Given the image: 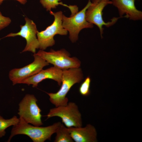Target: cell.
Returning <instances> with one entry per match:
<instances>
[{
	"instance_id": "6da1fadb",
	"label": "cell",
	"mask_w": 142,
	"mask_h": 142,
	"mask_svg": "<svg viewBox=\"0 0 142 142\" xmlns=\"http://www.w3.org/2000/svg\"><path fill=\"white\" fill-rule=\"evenodd\" d=\"M19 121L13 126L11 134L7 141L10 142L12 138L17 135H26L34 142H44L47 140H50L52 135L55 133L57 128L61 124L56 122L52 125L46 127L32 125L19 118Z\"/></svg>"
},
{
	"instance_id": "7a4b0ae2",
	"label": "cell",
	"mask_w": 142,
	"mask_h": 142,
	"mask_svg": "<svg viewBox=\"0 0 142 142\" xmlns=\"http://www.w3.org/2000/svg\"><path fill=\"white\" fill-rule=\"evenodd\" d=\"M83 79L82 72L80 67L63 70L59 90L56 93L46 92L49 97L50 102L55 107L67 105L68 101L66 97L68 93L74 84L79 83Z\"/></svg>"
},
{
	"instance_id": "3957f363",
	"label": "cell",
	"mask_w": 142,
	"mask_h": 142,
	"mask_svg": "<svg viewBox=\"0 0 142 142\" xmlns=\"http://www.w3.org/2000/svg\"><path fill=\"white\" fill-rule=\"evenodd\" d=\"M50 13L54 17L53 23L45 30L38 31L37 34L39 43V48L43 50L55 44L54 37L55 35H66L68 33V31L63 28L62 25V12L60 11L54 12L51 11Z\"/></svg>"
},
{
	"instance_id": "277c9868",
	"label": "cell",
	"mask_w": 142,
	"mask_h": 142,
	"mask_svg": "<svg viewBox=\"0 0 142 142\" xmlns=\"http://www.w3.org/2000/svg\"><path fill=\"white\" fill-rule=\"evenodd\" d=\"M36 54L49 64L62 70L80 66V60L76 57H70L69 53L64 49L57 51L51 49L49 52L40 49Z\"/></svg>"
},
{
	"instance_id": "5b68a950",
	"label": "cell",
	"mask_w": 142,
	"mask_h": 142,
	"mask_svg": "<svg viewBox=\"0 0 142 142\" xmlns=\"http://www.w3.org/2000/svg\"><path fill=\"white\" fill-rule=\"evenodd\" d=\"M47 119L54 116L60 118L67 128L82 126V115L78 105L75 103L69 102L65 106L55 107L50 109L46 116Z\"/></svg>"
},
{
	"instance_id": "8992f818",
	"label": "cell",
	"mask_w": 142,
	"mask_h": 142,
	"mask_svg": "<svg viewBox=\"0 0 142 142\" xmlns=\"http://www.w3.org/2000/svg\"><path fill=\"white\" fill-rule=\"evenodd\" d=\"M91 3V0H88V3L83 9L70 17L63 15V26L69 32V38L73 43L78 40V34L82 29L92 28L93 27V24L87 21L85 18L86 11Z\"/></svg>"
},
{
	"instance_id": "52a82bcc",
	"label": "cell",
	"mask_w": 142,
	"mask_h": 142,
	"mask_svg": "<svg viewBox=\"0 0 142 142\" xmlns=\"http://www.w3.org/2000/svg\"><path fill=\"white\" fill-rule=\"evenodd\" d=\"M37 100L32 94H27L19 104L18 114L25 122L35 126L43 124L41 120V110L38 106Z\"/></svg>"
},
{
	"instance_id": "ba28073f",
	"label": "cell",
	"mask_w": 142,
	"mask_h": 142,
	"mask_svg": "<svg viewBox=\"0 0 142 142\" xmlns=\"http://www.w3.org/2000/svg\"><path fill=\"white\" fill-rule=\"evenodd\" d=\"M111 4V1L109 0H103L98 3H93L89 6L86 11L85 18L88 22L96 25L99 28L102 38L104 28L105 26L109 27L114 24L118 19L121 17H114L110 21L106 22L103 19V11L104 8L109 4Z\"/></svg>"
},
{
	"instance_id": "9c48e42d",
	"label": "cell",
	"mask_w": 142,
	"mask_h": 142,
	"mask_svg": "<svg viewBox=\"0 0 142 142\" xmlns=\"http://www.w3.org/2000/svg\"><path fill=\"white\" fill-rule=\"evenodd\" d=\"M33 62L23 67L11 70L9 73V77L13 85L20 81L37 74L49 63L40 56L35 53Z\"/></svg>"
},
{
	"instance_id": "30bf717a",
	"label": "cell",
	"mask_w": 142,
	"mask_h": 142,
	"mask_svg": "<svg viewBox=\"0 0 142 142\" xmlns=\"http://www.w3.org/2000/svg\"><path fill=\"white\" fill-rule=\"evenodd\" d=\"M25 20L26 23L24 25L20 26L21 29L19 32L16 33H11L2 38L21 36L26 41V45L22 52L28 51L35 53L36 49L39 48V43L36 37L38 31L36 24L33 21L27 17H25Z\"/></svg>"
},
{
	"instance_id": "8fae6325",
	"label": "cell",
	"mask_w": 142,
	"mask_h": 142,
	"mask_svg": "<svg viewBox=\"0 0 142 142\" xmlns=\"http://www.w3.org/2000/svg\"><path fill=\"white\" fill-rule=\"evenodd\" d=\"M62 73V70L54 66L46 69H42L34 75L20 81L18 84L32 85L33 87H35L43 80L49 79L57 82L60 86L61 84Z\"/></svg>"
},
{
	"instance_id": "7c38bea8",
	"label": "cell",
	"mask_w": 142,
	"mask_h": 142,
	"mask_svg": "<svg viewBox=\"0 0 142 142\" xmlns=\"http://www.w3.org/2000/svg\"><path fill=\"white\" fill-rule=\"evenodd\" d=\"M135 0H111V4L117 8L120 17L133 21L142 19V12L137 9Z\"/></svg>"
},
{
	"instance_id": "4fadbf2b",
	"label": "cell",
	"mask_w": 142,
	"mask_h": 142,
	"mask_svg": "<svg viewBox=\"0 0 142 142\" xmlns=\"http://www.w3.org/2000/svg\"><path fill=\"white\" fill-rule=\"evenodd\" d=\"M68 129L72 139L75 142L97 141L96 129L90 124L84 127H72Z\"/></svg>"
},
{
	"instance_id": "5bb4252c",
	"label": "cell",
	"mask_w": 142,
	"mask_h": 142,
	"mask_svg": "<svg viewBox=\"0 0 142 142\" xmlns=\"http://www.w3.org/2000/svg\"><path fill=\"white\" fill-rule=\"evenodd\" d=\"M60 0H40V2L43 7L47 11H50L51 9L55 8L59 5H61L68 7L70 11L71 15L72 16L77 13L78 11V7L76 5H69L64 4Z\"/></svg>"
},
{
	"instance_id": "9a60e30c",
	"label": "cell",
	"mask_w": 142,
	"mask_h": 142,
	"mask_svg": "<svg viewBox=\"0 0 142 142\" xmlns=\"http://www.w3.org/2000/svg\"><path fill=\"white\" fill-rule=\"evenodd\" d=\"M54 142H73L68 128L62 124L57 129Z\"/></svg>"
},
{
	"instance_id": "2e32d148",
	"label": "cell",
	"mask_w": 142,
	"mask_h": 142,
	"mask_svg": "<svg viewBox=\"0 0 142 142\" xmlns=\"http://www.w3.org/2000/svg\"><path fill=\"white\" fill-rule=\"evenodd\" d=\"M19 119L16 116L9 119H5L0 115V138L4 136L6 133L5 130L11 126H15L19 123Z\"/></svg>"
},
{
	"instance_id": "e0dca14e",
	"label": "cell",
	"mask_w": 142,
	"mask_h": 142,
	"mask_svg": "<svg viewBox=\"0 0 142 142\" xmlns=\"http://www.w3.org/2000/svg\"><path fill=\"white\" fill-rule=\"evenodd\" d=\"M91 79L88 76L80 85L79 88V92L81 95L84 96H87L90 93V87Z\"/></svg>"
},
{
	"instance_id": "ac0fdd59",
	"label": "cell",
	"mask_w": 142,
	"mask_h": 142,
	"mask_svg": "<svg viewBox=\"0 0 142 142\" xmlns=\"http://www.w3.org/2000/svg\"><path fill=\"white\" fill-rule=\"evenodd\" d=\"M11 22L9 18L3 16L0 13V31L8 26Z\"/></svg>"
},
{
	"instance_id": "d6986e66",
	"label": "cell",
	"mask_w": 142,
	"mask_h": 142,
	"mask_svg": "<svg viewBox=\"0 0 142 142\" xmlns=\"http://www.w3.org/2000/svg\"><path fill=\"white\" fill-rule=\"evenodd\" d=\"M4 0H0V5L2 4L3 1ZM18 1L21 3L25 4L27 2V0H16Z\"/></svg>"
},
{
	"instance_id": "ffe728a7",
	"label": "cell",
	"mask_w": 142,
	"mask_h": 142,
	"mask_svg": "<svg viewBox=\"0 0 142 142\" xmlns=\"http://www.w3.org/2000/svg\"><path fill=\"white\" fill-rule=\"evenodd\" d=\"M103 0H92V3H98Z\"/></svg>"
},
{
	"instance_id": "44dd1931",
	"label": "cell",
	"mask_w": 142,
	"mask_h": 142,
	"mask_svg": "<svg viewBox=\"0 0 142 142\" xmlns=\"http://www.w3.org/2000/svg\"><path fill=\"white\" fill-rule=\"evenodd\" d=\"M0 13H1V12H0Z\"/></svg>"
}]
</instances>
